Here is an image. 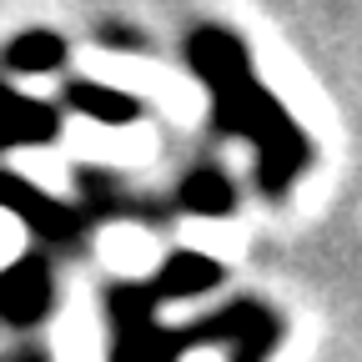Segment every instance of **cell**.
Here are the masks:
<instances>
[{"instance_id":"6da1fadb","label":"cell","mask_w":362,"mask_h":362,"mask_svg":"<svg viewBox=\"0 0 362 362\" xmlns=\"http://www.w3.org/2000/svg\"><path fill=\"white\" fill-rule=\"evenodd\" d=\"M56 302V282H51V267L40 257H11L0 262V322L11 327H35L45 322V312Z\"/></svg>"},{"instance_id":"7a4b0ae2","label":"cell","mask_w":362,"mask_h":362,"mask_svg":"<svg viewBox=\"0 0 362 362\" xmlns=\"http://www.w3.org/2000/svg\"><path fill=\"white\" fill-rule=\"evenodd\" d=\"M221 277H226V272H221L216 257L181 247V252H171V257L161 262L151 292H156V302H187V297H202V292L221 287Z\"/></svg>"},{"instance_id":"3957f363","label":"cell","mask_w":362,"mask_h":362,"mask_svg":"<svg viewBox=\"0 0 362 362\" xmlns=\"http://www.w3.org/2000/svg\"><path fill=\"white\" fill-rule=\"evenodd\" d=\"M71 101L81 106L86 121H96V126H136V116H141V96H131V90H121L111 81L71 86Z\"/></svg>"},{"instance_id":"277c9868","label":"cell","mask_w":362,"mask_h":362,"mask_svg":"<svg viewBox=\"0 0 362 362\" xmlns=\"http://www.w3.org/2000/svg\"><path fill=\"white\" fill-rule=\"evenodd\" d=\"M56 131L61 126L45 106L21 101V96H0V151L6 146H40V141H51Z\"/></svg>"},{"instance_id":"5b68a950","label":"cell","mask_w":362,"mask_h":362,"mask_svg":"<svg viewBox=\"0 0 362 362\" xmlns=\"http://www.w3.org/2000/svg\"><path fill=\"white\" fill-rule=\"evenodd\" d=\"M176 337L156 322V317H141V322H126L116 327V347L111 362H176Z\"/></svg>"},{"instance_id":"8992f818","label":"cell","mask_w":362,"mask_h":362,"mask_svg":"<svg viewBox=\"0 0 362 362\" xmlns=\"http://www.w3.org/2000/svg\"><path fill=\"white\" fill-rule=\"evenodd\" d=\"M176 202H181V211H192V216H232L237 192H232V181H226L221 171L202 166V171H192L187 181H181Z\"/></svg>"},{"instance_id":"52a82bcc","label":"cell","mask_w":362,"mask_h":362,"mask_svg":"<svg viewBox=\"0 0 362 362\" xmlns=\"http://www.w3.org/2000/svg\"><path fill=\"white\" fill-rule=\"evenodd\" d=\"M11 66L35 76V71H56L61 66V40L56 35H25L16 51H11Z\"/></svg>"},{"instance_id":"ba28073f","label":"cell","mask_w":362,"mask_h":362,"mask_svg":"<svg viewBox=\"0 0 362 362\" xmlns=\"http://www.w3.org/2000/svg\"><path fill=\"white\" fill-rule=\"evenodd\" d=\"M262 357H267V347H232L226 362H262Z\"/></svg>"}]
</instances>
